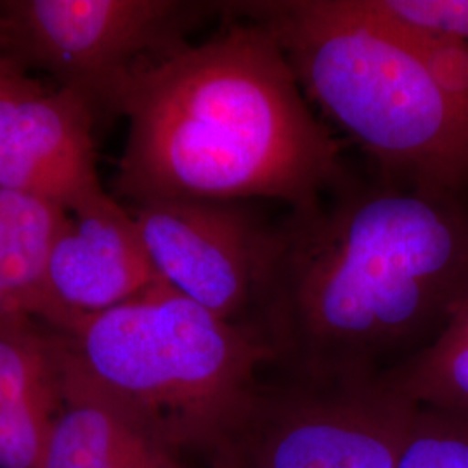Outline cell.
<instances>
[{
    "instance_id": "obj_5",
    "label": "cell",
    "mask_w": 468,
    "mask_h": 468,
    "mask_svg": "<svg viewBox=\"0 0 468 468\" xmlns=\"http://www.w3.org/2000/svg\"><path fill=\"white\" fill-rule=\"evenodd\" d=\"M220 11L222 2L9 0L0 2V49L113 113L135 73L187 46Z\"/></svg>"
},
{
    "instance_id": "obj_1",
    "label": "cell",
    "mask_w": 468,
    "mask_h": 468,
    "mask_svg": "<svg viewBox=\"0 0 468 468\" xmlns=\"http://www.w3.org/2000/svg\"><path fill=\"white\" fill-rule=\"evenodd\" d=\"M468 290V208L352 177L272 224L250 323L305 384L378 380L425 349Z\"/></svg>"
},
{
    "instance_id": "obj_10",
    "label": "cell",
    "mask_w": 468,
    "mask_h": 468,
    "mask_svg": "<svg viewBox=\"0 0 468 468\" xmlns=\"http://www.w3.org/2000/svg\"><path fill=\"white\" fill-rule=\"evenodd\" d=\"M65 402L56 332L34 318L0 319V468H40Z\"/></svg>"
},
{
    "instance_id": "obj_17",
    "label": "cell",
    "mask_w": 468,
    "mask_h": 468,
    "mask_svg": "<svg viewBox=\"0 0 468 468\" xmlns=\"http://www.w3.org/2000/svg\"><path fill=\"white\" fill-rule=\"evenodd\" d=\"M112 468H185L179 458L164 452L153 442H144L122 456Z\"/></svg>"
},
{
    "instance_id": "obj_2",
    "label": "cell",
    "mask_w": 468,
    "mask_h": 468,
    "mask_svg": "<svg viewBox=\"0 0 468 468\" xmlns=\"http://www.w3.org/2000/svg\"><path fill=\"white\" fill-rule=\"evenodd\" d=\"M226 25L144 68L118 92L129 134L117 193L318 205L352 179L340 141L305 98L268 28L222 7Z\"/></svg>"
},
{
    "instance_id": "obj_11",
    "label": "cell",
    "mask_w": 468,
    "mask_h": 468,
    "mask_svg": "<svg viewBox=\"0 0 468 468\" xmlns=\"http://www.w3.org/2000/svg\"><path fill=\"white\" fill-rule=\"evenodd\" d=\"M59 218L61 207L0 187V319L34 318L56 326L48 261Z\"/></svg>"
},
{
    "instance_id": "obj_12",
    "label": "cell",
    "mask_w": 468,
    "mask_h": 468,
    "mask_svg": "<svg viewBox=\"0 0 468 468\" xmlns=\"http://www.w3.org/2000/svg\"><path fill=\"white\" fill-rule=\"evenodd\" d=\"M380 380L421 406L468 411V290L434 340Z\"/></svg>"
},
{
    "instance_id": "obj_15",
    "label": "cell",
    "mask_w": 468,
    "mask_h": 468,
    "mask_svg": "<svg viewBox=\"0 0 468 468\" xmlns=\"http://www.w3.org/2000/svg\"><path fill=\"white\" fill-rule=\"evenodd\" d=\"M385 23L468 44V0H352Z\"/></svg>"
},
{
    "instance_id": "obj_7",
    "label": "cell",
    "mask_w": 468,
    "mask_h": 468,
    "mask_svg": "<svg viewBox=\"0 0 468 468\" xmlns=\"http://www.w3.org/2000/svg\"><path fill=\"white\" fill-rule=\"evenodd\" d=\"M129 210L162 283L218 318L250 323L272 224L249 201L165 198Z\"/></svg>"
},
{
    "instance_id": "obj_4",
    "label": "cell",
    "mask_w": 468,
    "mask_h": 468,
    "mask_svg": "<svg viewBox=\"0 0 468 468\" xmlns=\"http://www.w3.org/2000/svg\"><path fill=\"white\" fill-rule=\"evenodd\" d=\"M226 5L268 28L305 98L363 150L380 183L462 198L468 113L387 25L352 0Z\"/></svg>"
},
{
    "instance_id": "obj_14",
    "label": "cell",
    "mask_w": 468,
    "mask_h": 468,
    "mask_svg": "<svg viewBox=\"0 0 468 468\" xmlns=\"http://www.w3.org/2000/svg\"><path fill=\"white\" fill-rule=\"evenodd\" d=\"M398 468H468V411L417 404Z\"/></svg>"
},
{
    "instance_id": "obj_13",
    "label": "cell",
    "mask_w": 468,
    "mask_h": 468,
    "mask_svg": "<svg viewBox=\"0 0 468 468\" xmlns=\"http://www.w3.org/2000/svg\"><path fill=\"white\" fill-rule=\"evenodd\" d=\"M65 399L40 468H112L151 442L104 404L73 396Z\"/></svg>"
},
{
    "instance_id": "obj_8",
    "label": "cell",
    "mask_w": 468,
    "mask_h": 468,
    "mask_svg": "<svg viewBox=\"0 0 468 468\" xmlns=\"http://www.w3.org/2000/svg\"><path fill=\"white\" fill-rule=\"evenodd\" d=\"M96 108L82 94L46 87L0 100V187L67 208L102 189Z\"/></svg>"
},
{
    "instance_id": "obj_18",
    "label": "cell",
    "mask_w": 468,
    "mask_h": 468,
    "mask_svg": "<svg viewBox=\"0 0 468 468\" xmlns=\"http://www.w3.org/2000/svg\"><path fill=\"white\" fill-rule=\"evenodd\" d=\"M210 468H245L241 463H238L233 456L222 452L218 454L214 460H210Z\"/></svg>"
},
{
    "instance_id": "obj_3",
    "label": "cell",
    "mask_w": 468,
    "mask_h": 468,
    "mask_svg": "<svg viewBox=\"0 0 468 468\" xmlns=\"http://www.w3.org/2000/svg\"><path fill=\"white\" fill-rule=\"evenodd\" d=\"M54 332L65 396L104 404L177 458L226 452L274 361L251 323L218 318L162 282Z\"/></svg>"
},
{
    "instance_id": "obj_9",
    "label": "cell",
    "mask_w": 468,
    "mask_h": 468,
    "mask_svg": "<svg viewBox=\"0 0 468 468\" xmlns=\"http://www.w3.org/2000/svg\"><path fill=\"white\" fill-rule=\"evenodd\" d=\"M160 283L129 208L104 189L61 208L50 245L48 293L59 330Z\"/></svg>"
},
{
    "instance_id": "obj_16",
    "label": "cell",
    "mask_w": 468,
    "mask_h": 468,
    "mask_svg": "<svg viewBox=\"0 0 468 468\" xmlns=\"http://www.w3.org/2000/svg\"><path fill=\"white\" fill-rule=\"evenodd\" d=\"M40 89H44V85L30 79L25 68L0 49V100L17 94H28Z\"/></svg>"
},
{
    "instance_id": "obj_6",
    "label": "cell",
    "mask_w": 468,
    "mask_h": 468,
    "mask_svg": "<svg viewBox=\"0 0 468 468\" xmlns=\"http://www.w3.org/2000/svg\"><path fill=\"white\" fill-rule=\"evenodd\" d=\"M415 406L380 378H282L264 384L247 423L222 452L245 468H398Z\"/></svg>"
}]
</instances>
